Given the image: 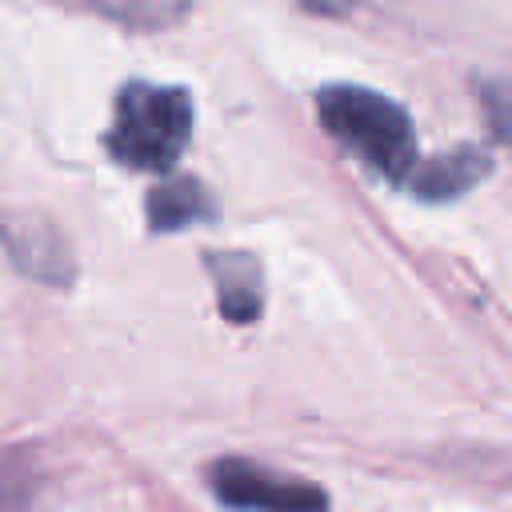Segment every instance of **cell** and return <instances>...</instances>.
<instances>
[{
	"instance_id": "obj_2",
	"label": "cell",
	"mask_w": 512,
	"mask_h": 512,
	"mask_svg": "<svg viewBox=\"0 0 512 512\" xmlns=\"http://www.w3.org/2000/svg\"><path fill=\"white\" fill-rule=\"evenodd\" d=\"M192 140V96L176 84L128 80L116 92L112 124H108V152L124 168L136 172H168Z\"/></svg>"
},
{
	"instance_id": "obj_9",
	"label": "cell",
	"mask_w": 512,
	"mask_h": 512,
	"mask_svg": "<svg viewBox=\"0 0 512 512\" xmlns=\"http://www.w3.org/2000/svg\"><path fill=\"white\" fill-rule=\"evenodd\" d=\"M304 8H312V12H320V16H348V12H356L364 0H300Z\"/></svg>"
},
{
	"instance_id": "obj_3",
	"label": "cell",
	"mask_w": 512,
	"mask_h": 512,
	"mask_svg": "<svg viewBox=\"0 0 512 512\" xmlns=\"http://www.w3.org/2000/svg\"><path fill=\"white\" fill-rule=\"evenodd\" d=\"M208 484H212V496L236 512H328L324 488L300 476L272 472L252 460H236V456L216 460L208 468Z\"/></svg>"
},
{
	"instance_id": "obj_8",
	"label": "cell",
	"mask_w": 512,
	"mask_h": 512,
	"mask_svg": "<svg viewBox=\"0 0 512 512\" xmlns=\"http://www.w3.org/2000/svg\"><path fill=\"white\" fill-rule=\"evenodd\" d=\"M76 4L128 32H160L180 24L188 12V0H76Z\"/></svg>"
},
{
	"instance_id": "obj_4",
	"label": "cell",
	"mask_w": 512,
	"mask_h": 512,
	"mask_svg": "<svg viewBox=\"0 0 512 512\" xmlns=\"http://www.w3.org/2000/svg\"><path fill=\"white\" fill-rule=\"evenodd\" d=\"M4 248H8L12 268L28 280L60 288V284H72V276H76V260H72L68 240L52 228V220H44L36 212H16V208L8 212Z\"/></svg>"
},
{
	"instance_id": "obj_1",
	"label": "cell",
	"mask_w": 512,
	"mask_h": 512,
	"mask_svg": "<svg viewBox=\"0 0 512 512\" xmlns=\"http://www.w3.org/2000/svg\"><path fill=\"white\" fill-rule=\"evenodd\" d=\"M316 120L332 140H340L348 152H356L368 168H376L388 180H404L420 164L416 160V128H412L408 112L376 88H360V84L320 88Z\"/></svg>"
},
{
	"instance_id": "obj_5",
	"label": "cell",
	"mask_w": 512,
	"mask_h": 512,
	"mask_svg": "<svg viewBox=\"0 0 512 512\" xmlns=\"http://www.w3.org/2000/svg\"><path fill=\"white\" fill-rule=\"evenodd\" d=\"M208 276L216 284L220 316L232 324H252L264 312V276L256 256L248 252H208Z\"/></svg>"
},
{
	"instance_id": "obj_6",
	"label": "cell",
	"mask_w": 512,
	"mask_h": 512,
	"mask_svg": "<svg viewBox=\"0 0 512 512\" xmlns=\"http://www.w3.org/2000/svg\"><path fill=\"white\" fill-rule=\"evenodd\" d=\"M488 172H492V156H488L484 148H476V144H460V148H452V152H440V156L416 164L412 176H408V188H412L420 200L440 204V200L464 196V192L476 188Z\"/></svg>"
},
{
	"instance_id": "obj_7",
	"label": "cell",
	"mask_w": 512,
	"mask_h": 512,
	"mask_svg": "<svg viewBox=\"0 0 512 512\" xmlns=\"http://www.w3.org/2000/svg\"><path fill=\"white\" fill-rule=\"evenodd\" d=\"M212 208H216L212 192L196 176H164L144 196V212H148L152 232H180V228L204 224L216 216Z\"/></svg>"
}]
</instances>
